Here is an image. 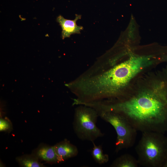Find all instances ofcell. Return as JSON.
I'll list each match as a JSON object with an SVG mask.
<instances>
[{
	"mask_svg": "<svg viewBox=\"0 0 167 167\" xmlns=\"http://www.w3.org/2000/svg\"><path fill=\"white\" fill-rule=\"evenodd\" d=\"M137 159L128 154H123L116 159L110 165L111 167H137Z\"/></svg>",
	"mask_w": 167,
	"mask_h": 167,
	"instance_id": "9c48e42d",
	"label": "cell"
},
{
	"mask_svg": "<svg viewBox=\"0 0 167 167\" xmlns=\"http://www.w3.org/2000/svg\"><path fill=\"white\" fill-rule=\"evenodd\" d=\"M102 119L110 123L114 128L117 134L115 143L116 152L132 147L136 139L137 130L121 114L112 111L98 113Z\"/></svg>",
	"mask_w": 167,
	"mask_h": 167,
	"instance_id": "5b68a950",
	"label": "cell"
},
{
	"mask_svg": "<svg viewBox=\"0 0 167 167\" xmlns=\"http://www.w3.org/2000/svg\"><path fill=\"white\" fill-rule=\"evenodd\" d=\"M93 147L92 151V155L95 161L101 165L107 162L109 160L108 155L104 154L101 145H96L94 142H92Z\"/></svg>",
	"mask_w": 167,
	"mask_h": 167,
	"instance_id": "8fae6325",
	"label": "cell"
},
{
	"mask_svg": "<svg viewBox=\"0 0 167 167\" xmlns=\"http://www.w3.org/2000/svg\"><path fill=\"white\" fill-rule=\"evenodd\" d=\"M81 17V15L76 14L75 19L73 20L66 19L61 15H59L57 17V21L62 29V39L69 37L72 34L80 33V31L84 29L83 27L77 25L76 22L80 19Z\"/></svg>",
	"mask_w": 167,
	"mask_h": 167,
	"instance_id": "8992f818",
	"label": "cell"
},
{
	"mask_svg": "<svg viewBox=\"0 0 167 167\" xmlns=\"http://www.w3.org/2000/svg\"><path fill=\"white\" fill-rule=\"evenodd\" d=\"M32 154L39 160L50 164L59 162L54 146L41 144L34 151Z\"/></svg>",
	"mask_w": 167,
	"mask_h": 167,
	"instance_id": "ba28073f",
	"label": "cell"
},
{
	"mask_svg": "<svg viewBox=\"0 0 167 167\" xmlns=\"http://www.w3.org/2000/svg\"><path fill=\"white\" fill-rule=\"evenodd\" d=\"M75 109L73 127L78 138L82 140L94 142L104 136L96 123L99 115L94 108L80 105Z\"/></svg>",
	"mask_w": 167,
	"mask_h": 167,
	"instance_id": "277c9868",
	"label": "cell"
},
{
	"mask_svg": "<svg viewBox=\"0 0 167 167\" xmlns=\"http://www.w3.org/2000/svg\"><path fill=\"white\" fill-rule=\"evenodd\" d=\"M96 108L121 114L137 131L167 133V73H159L151 88L102 101Z\"/></svg>",
	"mask_w": 167,
	"mask_h": 167,
	"instance_id": "6da1fadb",
	"label": "cell"
},
{
	"mask_svg": "<svg viewBox=\"0 0 167 167\" xmlns=\"http://www.w3.org/2000/svg\"><path fill=\"white\" fill-rule=\"evenodd\" d=\"M152 61L149 57H132L108 67L96 66L79 79L80 95L87 102L121 98L124 88Z\"/></svg>",
	"mask_w": 167,
	"mask_h": 167,
	"instance_id": "7a4b0ae2",
	"label": "cell"
},
{
	"mask_svg": "<svg viewBox=\"0 0 167 167\" xmlns=\"http://www.w3.org/2000/svg\"><path fill=\"white\" fill-rule=\"evenodd\" d=\"M135 148L139 164L146 167H162L167 157V137L158 132H142Z\"/></svg>",
	"mask_w": 167,
	"mask_h": 167,
	"instance_id": "3957f363",
	"label": "cell"
},
{
	"mask_svg": "<svg viewBox=\"0 0 167 167\" xmlns=\"http://www.w3.org/2000/svg\"><path fill=\"white\" fill-rule=\"evenodd\" d=\"M54 147L59 162L75 157L78 153L76 146L66 139L57 143Z\"/></svg>",
	"mask_w": 167,
	"mask_h": 167,
	"instance_id": "52a82bcc",
	"label": "cell"
},
{
	"mask_svg": "<svg viewBox=\"0 0 167 167\" xmlns=\"http://www.w3.org/2000/svg\"><path fill=\"white\" fill-rule=\"evenodd\" d=\"M0 124L1 131H8L11 128V124L6 119L1 118Z\"/></svg>",
	"mask_w": 167,
	"mask_h": 167,
	"instance_id": "7c38bea8",
	"label": "cell"
},
{
	"mask_svg": "<svg viewBox=\"0 0 167 167\" xmlns=\"http://www.w3.org/2000/svg\"><path fill=\"white\" fill-rule=\"evenodd\" d=\"M39 160L37 157L33 154L32 155H24L16 158L17 161L22 167H45Z\"/></svg>",
	"mask_w": 167,
	"mask_h": 167,
	"instance_id": "30bf717a",
	"label": "cell"
},
{
	"mask_svg": "<svg viewBox=\"0 0 167 167\" xmlns=\"http://www.w3.org/2000/svg\"><path fill=\"white\" fill-rule=\"evenodd\" d=\"M162 167H167V157Z\"/></svg>",
	"mask_w": 167,
	"mask_h": 167,
	"instance_id": "4fadbf2b",
	"label": "cell"
}]
</instances>
